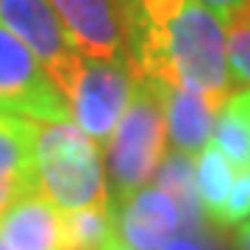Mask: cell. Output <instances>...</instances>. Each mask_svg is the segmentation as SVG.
<instances>
[{
	"label": "cell",
	"mask_w": 250,
	"mask_h": 250,
	"mask_svg": "<svg viewBox=\"0 0 250 250\" xmlns=\"http://www.w3.org/2000/svg\"><path fill=\"white\" fill-rule=\"evenodd\" d=\"M131 70L136 81L189 89L223 106L231 98L228 25L203 0H187L164 31L136 28Z\"/></svg>",
	"instance_id": "cell-1"
},
{
	"label": "cell",
	"mask_w": 250,
	"mask_h": 250,
	"mask_svg": "<svg viewBox=\"0 0 250 250\" xmlns=\"http://www.w3.org/2000/svg\"><path fill=\"white\" fill-rule=\"evenodd\" d=\"M36 192L62 211L108 206V181L98 142L72 120H34Z\"/></svg>",
	"instance_id": "cell-2"
},
{
	"label": "cell",
	"mask_w": 250,
	"mask_h": 250,
	"mask_svg": "<svg viewBox=\"0 0 250 250\" xmlns=\"http://www.w3.org/2000/svg\"><path fill=\"white\" fill-rule=\"evenodd\" d=\"M103 147L117 203L139 192L156 175L159 164L167 156V123L159 95L147 81H136L134 100Z\"/></svg>",
	"instance_id": "cell-3"
},
{
	"label": "cell",
	"mask_w": 250,
	"mask_h": 250,
	"mask_svg": "<svg viewBox=\"0 0 250 250\" xmlns=\"http://www.w3.org/2000/svg\"><path fill=\"white\" fill-rule=\"evenodd\" d=\"M0 25L9 28L36 56L53 86L70 103L86 59L70 42V34L50 0H0Z\"/></svg>",
	"instance_id": "cell-4"
},
{
	"label": "cell",
	"mask_w": 250,
	"mask_h": 250,
	"mask_svg": "<svg viewBox=\"0 0 250 250\" xmlns=\"http://www.w3.org/2000/svg\"><path fill=\"white\" fill-rule=\"evenodd\" d=\"M50 6L83 59L131 64L139 0H50Z\"/></svg>",
	"instance_id": "cell-5"
},
{
	"label": "cell",
	"mask_w": 250,
	"mask_h": 250,
	"mask_svg": "<svg viewBox=\"0 0 250 250\" xmlns=\"http://www.w3.org/2000/svg\"><path fill=\"white\" fill-rule=\"evenodd\" d=\"M0 111L25 120H70V103L42 64L9 28L0 25Z\"/></svg>",
	"instance_id": "cell-6"
},
{
	"label": "cell",
	"mask_w": 250,
	"mask_h": 250,
	"mask_svg": "<svg viewBox=\"0 0 250 250\" xmlns=\"http://www.w3.org/2000/svg\"><path fill=\"white\" fill-rule=\"evenodd\" d=\"M136 92V75L125 62H83L70 98L72 123L98 145H106Z\"/></svg>",
	"instance_id": "cell-7"
},
{
	"label": "cell",
	"mask_w": 250,
	"mask_h": 250,
	"mask_svg": "<svg viewBox=\"0 0 250 250\" xmlns=\"http://www.w3.org/2000/svg\"><path fill=\"white\" fill-rule=\"evenodd\" d=\"M145 81V78H142ZM150 83V81H147ZM164 108V123H167V136L172 147L187 156H197L208 147L214 120L220 111V103L203 98L197 92L167 86V83H150Z\"/></svg>",
	"instance_id": "cell-8"
},
{
	"label": "cell",
	"mask_w": 250,
	"mask_h": 250,
	"mask_svg": "<svg viewBox=\"0 0 250 250\" xmlns=\"http://www.w3.org/2000/svg\"><path fill=\"white\" fill-rule=\"evenodd\" d=\"M0 236L14 250H64V214L34 189L0 214Z\"/></svg>",
	"instance_id": "cell-9"
},
{
	"label": "cell",
	"mask_w": 250,
	"mask_h": 250,
	"mask_svg": "<svg viewBox=\"0 0 250 250\" xmlns=\"http://www.w3.org/2000/svg\"><path fill=\"white\" fill-rule=\"evenodd\" d=\"M156 187L178 203L181 208V220H184V228H200V220H203V206L197 200V189H195V164H192V156L187 153L172 150L170 156H164V161L156 170Z\"/></svg>",
	"instance_id": "cell-10"
},
{
	"label": "cell",
	"mask_w": 250,
	"mask_h": 250,
	"mask_svg": "<svg viewBox=\"0 0 250 250\" xmlns=\"http://www.w3.org/2000/svg\"><path fill=\"white\" fill-rule=\"evenodd\" d=\"M211 145L231 161L233 167L248 170L250 167V108L242 98V92L225 100L214 120Z\"/></svg>",
	"instance_id": "cell-11"
},
{
	"label": "cell",
	"mask_w": 250,
	"mask_h": 250,
	"mask_svg": "<svg viewBox=\"0 0 250 250\" xmlns=\"http://www.w3.org/2000/svg\"><path fill=\"white\" fill-rule=\"evenodd\" d=\"M117 208H123L125 214H131L136 223H142L147 228H153L156 233H161L164 239H172L184 228L178 203L167 192H161L159 187H142L131 197L120 200Z\"/></svg>",
	"instance_id": "cell-12"
},
{
	"label": "cell",
	"mask_w": 250,
	"mask_h": 250,
	"mask_svg": "<svg viewBox=\"0 0 250 250\" xmlns=\"http://www.w3.org/2000/svg\"><path fill=\"white\" fill-rule=\"evenodd\" d=\"M34 175V120L0 111V178Z\"/></svg>",
	"instance_id": "cell-13"
},
{
	"label": "cell",
	"mask_w": 250,
	"mask_h": 250,
	"mask_svg": "<svg viewBox=\"0 0 250 250\" xmlns=\"http://www.w3.org/2000/svg\"><path fill=\"white\" fill-rule=\"evenodd\" d=\"M114 236L117 231L111 206L64 211V250H103Z\"/></svg>",
	"instance_id": "cell-14"
},
{
	"label": "cell",
	"mask_w": 250,
	"mask_h": 250,
	"mask_svg": "<svg viewBox=\"0 0 250 250\" xmlns=\"http://www.w3.org/2000/svg\"><path fill=\"white\" fill-rule=\"evenodd\" d=\"M233 178H231V161L217 150L214 145H208L206 150L197 153V167H195V189L197 200L203 206V211L211 220H217L220 208L225 206L231 195Z\"/></svg>",
	"instance_id": "cell-15"
},
{
	"label": "cell",
	"mask_w": 250,
	"mask_h": 250,
	"mask_svg": "<svg viewBox=\"0 0 250 250\" xmlns=\"http://www.w3.org/2000/svg\"><path fill=\"white\" fill-rule=\"evenodd\" d=\"M228 72L231 81L250 86V20L245 17L228 22Z\"/></svg>",
	"instance_id": "cell-16"
},
{
	"label": "cell",
	"mask_w": 250,
	"mask_h": 250,
	"mask_svg": "<svg viewBox=\"0 0 250 250\" xmlns=\"http://www.w3.org/2000/svg\"><path fill=\"white\" fill-rule=\"evenodd\" d=\"M245 220H250V167L239 170V175H236V181L231 187V195H228L225 206L217 214V223L228 225V228H236Z\"/></svg>",
	"instance_id": "cell-17"
},
{
	"label": "cell",
	"mask_w": 250,
	"mask_h": 250,
	"mask_svg": "<svg viewBox=\"0 0 250 250\" xmlns=\"http://www.w3.org/2000/svg\"><path fill=\"white\" fill-rule=\"evenodd\" d=\"M187 0H139V28L164 31Z\"/></svg>",
	"instance_id": "cell-18"
},
{
	"label": "cell",
	"mask_w": 250,
	"mask_h": 250,
	"mask_svg": "<svg viewBox=\"0 0 250 250\" xmlns=\"http://www.w3.org/2000/svg\"><path fill=\"white\" fill-rule=\"evenodd\" d=\"M34 189H36L34 175H11V178H0V214H3L17 197H22L25 192H34Z\"/></svg>",
	"instance_id": "cell-19"
},
{
	"label": "cell",
	"mask_w": 250,
	"mask_h": 250,
	"mask_svg": "<svg viewBox=\"0 0 250 250\" xmlns=\"http://www.w3.org/2000/svg\"><path fill=\"white\" fill-rule=\"evenodd\" d=\"M208 9H214L220 17H223V22L228 25L233 17H239L242 11H245V6H248L250 0H203Z\"/></svg>",
	"instance_id": "cell-20"
},
{
	"label": "cell",
	"mask_w": 250,
	"mask_h": 250,
	"mask_svg": "<svg viewBox=\"0 0 250 250\" xmlns=\"http://www.w3.org/2000/svg\"><path fill=\"white\" fill-rule=\"evenodd\" d=\"M161 250H203V248H200V242L195 236H172V239L164 242Z\"/></svg>",
	"instance_id": "cell-21"
},
{
	"label": "cell",
	"mask_w": 250,
	"mask_h": 250,
	"mask_svg": "<svg viewBox=\"0 0 250 250\" xmlns=\"http://www.w3.org/2000/svg\"><path fill=\"white\" fill-rule=\"evenodd\" d=\"M236 250H250V220L236 225Z\"/></svg>",
	"instance_id": "cell-22"
},
{
	"label": "cell",
	"mask_w": 250,
	"mask_h": 250,
	"mask_svg": "<svg viewBox=\"0 0 250 250\" xmlns=\"http://www.w3.org/2000/svg\"><path fill=\"white\" fill-rule=\"evenodd\" d=\"M103 250H134V248H128V245H123V242H120V239L114 236V239L108 242V245H106Z\"/></svg>",
	"instance_id": "cell-23"
},
{
	"label": "cell",
	"mask_w": 250,
	"mask_h": 250,
	"mask_svg": "<svg viewBox=\"0 0 250 250\" xmlns=\"http://www.w3.org/2000/svg\"><path fill=\"white\" fill-rule=\"evenodd\" d=\"M0 250H14V248H9V242H6L3 236H0Z\"/></svg>",
	"instance_id": "cell-24"
},
{
	"label": "cell",
	"mask_w": 250,
	"mask_h": 250,
	"mask_svg": "<svg viewBox=\"0 0 250 250\" xmlns=\"http://www.w3.org/2000/svg\"><path fill=\"white\" fill-rule=\"evenodd\" d=\"M239 17H245V20H250V3H248V6H245V11H242Z\"/></svg>",
	"instance_id": "cell-25"
},
{
	"label": "cell",
	"mask_w": 250,
	"mask_h": 250,
	"mask_svg": "<svg viewBox=\"0 0 250 250\" xmlns=\"http://www.w3.org/2000/svg\"><path fill=\"white\" fill-rule=\"evenodd\" d=\"M242 98H245V103H248V108H250V89L242 92Z\"/></svg>",
	"instance_id": "cell-26"
}]
</instances>
